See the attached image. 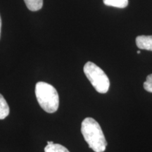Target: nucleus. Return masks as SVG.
<instances>
[{
	"instance_id": "obj_1",
	"label": "nucleus",
	"mask_w": 152,
	"mask_h": 152,
	"mask_svg": "<svg viewBox=\"0 0 152 152\" xmlns=\"http://www.w3.org/2000/svg\"><path fill=\"white\" fill-rule=\"evenodd\" d=\"M81 132L89 147L94 152H104L107 142L99 124L92 118H86L81 125Z\"/></svg>"
},
{
	"instance_id": "obj_2",
	"label": "nucleus",
	"mask_w": 152,
	"mask_h": 152,
	"mask_svg": "<svg viewBox=\"0 0 152 152\" xmlns=\"http://www.w3.org/2000/svg\"><path fill=\"white\" fill-rule=\"evenodd\" d=\"M35 95L40 107L49 113L56 112L59 106V96L52 85L45 82H39L35 86Z\"/></svg>"
},
{
	"instance_id": "obj_3",
	"label": "nucleus",
	"mask_w": 152,
	"mask_h": 152,
	"mask_svg": "<svg viewBox=\"0 0 152 152\" xmlns=\"http://www.w3.org/2000/svg\"><path fill=\"white\" fill-rule=\"evenodd\" d=\"M83 71L96 92L105 94L109 91V79L102 68L94 63L88 61L85 64Z\"/></svg>"
},
{
	"instance_id": "obj_4",
	"label": "nucleus",
	"mask_w": 152,
	"mask_h": 152,
	"mask_svg": "<svg viewBox=\"0 0 152 152\" xmlns=\"http://www.w3.org/2000/svg\"><path fill=\"white\" fill-rule=\"evenodd\" d=\"M136 45L139 49L152 52V35H140L136 38Z\"/></svg>"
},
{
	"instance_id": "obj_5",
	"label": "nucleus",
	"mask_w": 152,
	"mask_h": 152,
	"mask_svg": "<svg viewBox=\"0 0 152 152\" xmlns=\"http://www.w3.org/2000/svg\"><path fill=\"white\" fill-rule=\"evenodd\" d=\"M10 109L4 97L0 94V120L4 119L9 115Z\"/></svg>"
},
{
	"instance_id": "obj_6",
	"label": "nucleus",
	"mask_w": 152,
	"mask_h": 152,
	"mask_svg": "<svg viewBox=\"0 0 152 152\" xmlns=\"http://www.w3.org/2000/svg\"><path fill=\"white\" fill-rule=\"evenodd\" d=\"M26 7L32 11L40 10L43 6V0H24Z\"/></svg>"
},
{
	"instance_id": "obj_7",
	"label": "nucleus",
	"mask_w": 152,
	"mask_h": 152,
	"mask_svg": "<svg viewBox=\"0 0 152 152\" xmlns=\"http://www.w3.org/2000/svg\"><path fill=\"white\" fill-rule=\"evenodd\" d=\"M104 4L109 7L117 8H125L128 5V0H103Z\"/></svg>"
},
{
	"instance_id": "obj_8",
	"label": "nucleus",
	"mask_w": 152,
	"mask_h": 152,
	"mask_svg": "<svg viewBox=\"0 0 152 152\" xmlns=\"http://www.w3.org/2000/svg\"><path fill=\"white\" fill-rule=\"evenodd\" d=\"M45 152H70L67 148L59 144H47L45 147Z\"/></svg>"
},
{
	"instance_id": "obj_9",
	"label": "nucleus",
	"mask_w": 152,
	"mask_h": 152,
	"mask_svg": "<svg viewBox=\"0 0 152 152\" xmlns=\"http://www.w3.org/2000/svg\"><path fill=\"white\" fill-rule=\"evenodd\" d=\"M144 90L152 93V74H150L147 77V80L144 83Z\"/></svg>"
},
{
	"instance_id": "obj_10",
	"label": "nucleus",
	"mask_w": 152,
	"mask_h": 152,
	"mask_svg": "<svg viewBox=\"0 0 152 152\" xmlns=\"http://www.w3.org/2000/svg\"><path fill=\"white\" fill-rule=\"evenodd\" d=\"M1 18L0 16V37H1Z\"/></svg>"
},
{
	"instance_id": "obj_11",
	"label": "nucleus",
	"mask_w": 152,
	"mask_h": 152,
	"mask_svg": "<svg viewBox=\"0 0 152 152\" xmlns=\"http://www.w3.org/2000/svg\"><path fill=\"white\" fill-rule=\"evenodd\" d=\"M54 144V142H47V144Z\"/></svg>"
},
{
	"instance_id": "obj_12",
	"label": "nucleus",
	"mask_w": 152,
	"mask_h": 152,
	"mask_svg": "<svg viewBox=\"0 0 152 152\" xmlns=\"http://www.w3.org/2000/svg\"><path fill=\"white\" fill-rule=\"evenodd\" d=\"M140 53H141V52H140V51H137V54H140Z\"/></svg>"
}]
</instances>
